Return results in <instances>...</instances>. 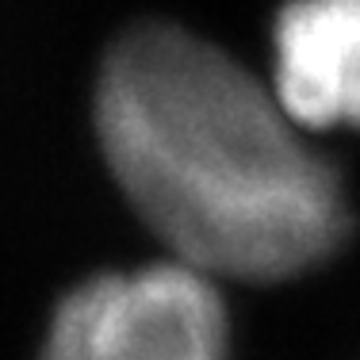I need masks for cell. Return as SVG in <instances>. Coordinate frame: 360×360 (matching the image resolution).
<instances>
[{
	"mask_svg": "<svg viewBox=\"0 0 360 360\" xmlns=\"http://www.w3.org/2000/svg\"><path fill=\"white\" fill-rule=\"evenodd\" d=\"M276 92L173 23L127 31L96 81L100 150L142 222L207 276L288 280L338 253L349 203Z\"/></svg>",
	"mask_w": 360,
	"mask_h": 360,
	"instance_id": "1",
	"label": "cell"
},
{
	"mask_svg": "<svg viewBox=\"0 0 360 360\" xmlns=\"http://www.w3.org/2000/svg\"><path fill=\"white\" fill-rule=\"evenodd\" d=\"M42 360H226V307L215 276L158 261L65 291Z\"/></svg>",
	"mask_w": 360,
	"mask_h": 360,
	"instance_id": "2",
	"label": "cell"
},
{
	"mask_svg": "<svg viewBox=\"0 0 360 360\" xmlns=\"http://www.w3.org/2000/svg\"><path fill=\"white\" fill-rule=\"evenodd\" d=\"M272 92L303 131H360V0H288L272 27Z\"/></svg>",
	"mask_w": 360,
	"mask_h": 360,
	"instance_id": "3",
	"label": "cell"
}]
</instances>
